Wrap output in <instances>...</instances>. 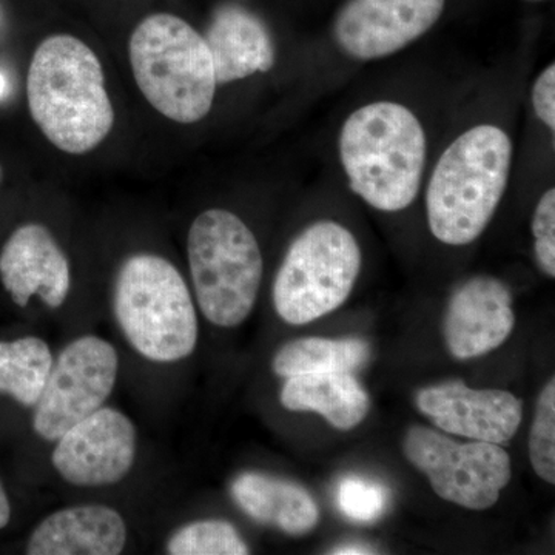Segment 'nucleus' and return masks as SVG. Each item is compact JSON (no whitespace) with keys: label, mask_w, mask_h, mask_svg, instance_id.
Segmentation results:
<instances>
[{"label":"nucleus","mask_w":555,"mask_h":555,"mask_svg":"<svg viewBox=\"0 0 555 555\" xmlns=\"http://www.w3.org/2000/svg\"><path fill=\"white\" fill-rule=\"evenodd\" d=\"M27 96L40 131L69 155L91 152L113 129L115 112L101 62L73 36L40 43L28 69Z\"/></svg>","instance_id":"1"},{"label":"nucleus","mask_w":555,"mask_h":555,"mask_svg":"<svg viewBox=\"0 0 555 555\" xmlns=\"http://www.w3.org/2000/svg\"><path fill=\"white\" fill-rule=\"evenodd\" d=\"M426 134L404 105L374 102L353 112L339 133L350 189L382 211L414 203L426 166Z\"/></svg>","instance_id":"2"},{"label":"nucleus","mask_w":555,"mask_h":555,"mask_svg":"<svg viewBox=\"0 0 555 555\" xmlns=\"http://www.w3.org/2000/svg\"><path fill=\"white\" fill-rule=\"evenodd\" d=\"M513 142L500 127L483 124L455 139L438 159L426 193L430 232L449 246L476 241L505 195Z\"/></svg>","instance_id":"3"},{"label":"nucleus","mask_w":555,"mask_h":555,"mask_svg":"<svg viewBox=\"0 0 555 555\" xmlns=\"http://www.w3.org/2000/svg\"><path fill=\"white\" fill-rule=\"evenodd\" d=\"M130 62L139 90L175 122L206 118L217 91L206 39L173 14H153L130 39Z\"/></svg>","instance_id":"4"},{"label":"nucleus","mask_w":555,"mask_h":555,"mask_svg":"<svg viewBox=\"0 0 555 555\" xmlns=\"http://www.w3.org/2000/svg\"><path fill=\"white\" fill-rule=\"evenodd\" d=\"M115 315L137 352L156 363L192 356L198 317L184 278L158 255H134L115 284Z\"/></svg>","instance_id":"5"},{"label":"nucleus","mask_w":555,"mask_h":555,"mask_svg":"<svg viewBox=\"0 0 555 555\" xmlns=\"http://www.w3.org/2000/svg\"><path fill=\"white\" fill-rule=\"evenodd\" d=\"M188 254L204 317L219 327L244 323L262 280V255L251 230L232 211H204L190 228Z\"/></svg>","instance_id":"6"},{"label":"nucleus","mask_w":555,"mask_h":555,"mask_svg":"<svg viewBox=\"0 0 555 555\" xmlns=\"http://www.w3.org/2000/svg\"><path fill=\"white\" fill-rule=\"evenodd\" d=\"M356 236L334 221L309 225L288 247L273 283V306L292 326L334 312L352 294L360 275Z\"/></svg>","instance_id":"7"},{"label":"nucleus","mask_w":555,"mask_h":555,"mask_svg":"<svg viewBox=\"0 0 555 555\" xmlns=\"http://www.w3.org/2000/svg\"><path fill=\"white\" fill-rule=\"evenodd\" d=\"M403 454L425 474L438 496L466 509L494 506L513 477L511 456L500 444L456 443L426 426L408 430Z\"/></svg>","instance_id":"8"},{"label":"nucleus","mask_w":555,"mask_h":555,"mask_svg":"<svg viewBox=\"0 0 555 555\" xmlns=\"http://www.w3.org/2000/svg\"><path fill=\"white\" fill-rule=\"evenodd\" d=\"M118 353L100 337H82L62 350L36 403L35 426L43 440L56 441L69 427L104 406L118 377Z\"/></svg>","instance_id":"9"},{"label":"nucleus","mask_w":555,"mask_h":555,"mask_svg":"<svg viewBox=\"0 0 555 555\" xmlns=\"http://www.w3.org/2000/svg\"><path fill=\"white\" fill-rule=\"evenodd\" d=\"M56 441L51 462L75 486L118 483L137 456V429L129 416L113 408L98 409Z\"/></svg>","instance_id":"10"},{"label":"nucleus","mask_w":555,"mask_h":555,"mask_svg":"<svg viewBox=\"0 0 555 555\" xmlns=\"http://www.w3.org/2000/svg\"><path fill=\"white\" fill-rule=\"evenodd\" d=\"M444 0H349L335 21V40L358 61L382 60L426 35Z\"/></svg>","instance_id":"11"},{"label":"nucleus","mask_w":555,"mask_h":555,"mask_svg":"<svg viewBox=\"0 0 555 555\" xmlns=\"http://www.w3.org/2000/svg\"><path fill=\"white\" fill-rule=\"evenodd\" d=\"M415 404L443 433L486 443H507L524 418V404L507 390L473 389L462 382L425 387Z\"/></svg>","instance_id":"12"},{"label":"nucleus","mask_w":555,"mask_h":555,"mask_svg":"<svg viewBox=\"0 0 555 555\" xmlns=\"http://www.w3.org/2000/svg\"><path fill=\"white\" fill-rule=\"evenodd\" d=\"M516 326L513 295L502 281L476 276L456 288L444 318L449 353L469 360L492 352Z\"/></svg>","instance_id":"13"},{"label":"nucleus","mask_w":555,"mask_h":555,"mask_svg":"<svg viewBox=\"0 0 555 555\" xmlns=\"http://www.w3.org/2000/svg\"><path fill=\"white\" fill-rule=\"evenodd\" d=\"M0 278L21 308L38 295L51 309L68 297L69 266L64 251L40 224L17 229L0 251Z\"/></svg>","instance_id":"14"},{"label":"nucleus","mask_w":555,"mask_h":555,"mask_svg":"<svg viewBox=\"0 0 555 555\" xmlns=\"http://www.w3.org/2000/svg\"><path fill=\"white\" fill-rule=\"evenodd\" d=\"M204 39L214 61L217 83L246 79L275 65V43L269 28L243 7H219Z\"/></svg>","instance_id":"15"},{"label":"nucleus","mask_w":555,"mask_h":555,"mask_svg":"<svg viewBox=\"0 0 555 555\" xmlns=\"http://www.w3.org/2000/svg\"><path fill=\"white\" fill-rule=\"evenodd\" d=\"M127 528L115 509L101 505L67 507L47 517L33 531L30 555H118Z\"/></svg>","instance_id":"16"},{"label":"nucleus","mask_w":555,"mask_h":555,"mask_svg":"<svg viewBox=\"0 0 555 555\" xmlns=\"http://www.w3.org/2000/svg\"><path fill=\"white\" fill-rule=\"evenodd\" d=\"M230 494L257 524L273 526L284 534H309L320 518V509L308 489L268 474H241L233 480Z\"/></svg>","instance_id":"17"},{"label":"nucleus","mask_w":555,"mask_h":555,"mask_svg":"<svg viewBox=\"0 0 555 555\" xmlns=\"http://www.w3.org/2000/svg\"><path fill=\"white\" fill-rule=\"evenodd\" d=\"M281 404L288 411L315 412L339 430H350L366 418L369 397L350 372H326L287 378Z\"/></svg>","instance_id":"18"},{"label":"nucleus","mask_w":555,"mask_h":555,"mask_svg":"<svg viewBox=\"0 0 555 555\" xmlns=\"http://www.w3.org/2000/svg\"><path fill=\"white\" fill-rule=\"evenodd\" d=\"M369 345L361 338H299L287 343L273 358L280 377H297L326 372H352L366 363Z\"/></svg>","instance_id":"19"},{"label":"nucleus","mask_w":555,"mask_h":555,"mask_svg":"<svg viewBox=\"0 0 555 555\" xmlns=\"http://www.w3.org/2000/svg\"><path fill=\"white\" fill-rule=\"evenodd\" d=\"M51 367L53 357L43 339L0 341V393L13 397L24 406H36Z\"/></svg>","instance_id":"20"},{"label":"nucleus","mask_w":555,"mask_h":555,"mask_svg":"<svg viewBox=\"0 0 555 555\" xmlns=\"http://www.w3.org/2000/svg\"><path fill=\"white\" fill-rule=\"evenodd\" d=\"M171 555H246L248 546L235 526L224 520L193 521L179 528L167 543Z\"/></svg>","instance_id":"21"},{"label":"nucleus","mask_w":555,"mask_h":555,"mask_svg":"<svg viewBox=\"0 0 555 555\" xmlns=\"http://www.w3.org/2000/svg\"><path fill=\"white\" fill-rule=\"evenodd\" d=\"M529 456L537 476L546 483H555V379H551L537 401Z\"/></svg>","instance_id":"22"},{"label":"nucleus","mask_w":555,"mask_h":555,"mask_svg":"<svg viewBox=\"0 0 555 555\" xmlns=\"http://www.w3.org/2000/svg\"><path fill=\"white\" fill-rule=\"evenodd\" d=\"M337 500L339 509L350 520L372 524L385 514L389 491L369 478L346 477L338 486Z\"/></svg>","instance_id":"23"},{"label":"nucleus","mask_w":555,"mask_h":555,"mask_svg":"<svg viewBox=\"0 0 555 555\" xmlns=\"http://www.w3.org/2000/svg\"><path fill=\"white\" fill-rule=\"evenodd\" d=\"M534 251L540 269L555 276V190H547L537 204L532 218Z\"/></svg>","instance_id":"24"},{"label":"nucleus","mask_w":555,"mask_h":555,"mask_svg":"<svg viewBox=\"0 0 555 555\" xmlns=\"http://www.w3.org/2000/svg\"><path fill=\"white\" fill-rule=\"evenodd\" d=\"M532 104H534L535 115L539 119L555 130V67L543 69L542 75L537 78L534 90H532Z\"/></svg>","instance_id":"25"},{"label":"nucleus","mask_w":555,"mask_h":555,"mask_svg":"<svg viewBox=\"0 0 555 555\" xmlns=\"http://www.w3.org/2000/svg\"><path fill=\"white\" fill-rule=\"evenodd\" d=\"M331 554L339 555H356V554H375L374 547L363 545V543H349V545H341L335 547Z\"/></svg>","instance_id":"26"},{"label":"nucleus","mask_w":555,"mask_h":555,"mask_svg":"<svg viewBox=\"0 0 555 555\" xmlns=\"http://www.w3.org/2000/svg\"><path fill=\"white\" fill-rule=\"evenodd\" d=\"M10 517L11 506L9 496H7L5 489H3L2 483H0V529H3L7 525H9Z\"/></svg>","instance_id":"27"},{"label":"nucleus","mask_w":555,"mask_h":555,"mask_svg":"<svg viewBox=\"0 0 555 555\" xmlns=\"http://www.w3.org/2000/svg\"><path fill=\"white\" fill-rule=\"evenodd\" d=\"M7 91V79L0 75V98L3 96V93Z\"/></svg>","instance_id":"28"},{"label":"nucleus","mask_w":555,"mask_h":555,"mask_svg":"<svg viewBox=\"0 0 555 555\" xmlns=\"http://www.w3.org/2000/svg\"><path fill=\"white\" fill-rule=\"evenodd\" d=\"M0 181H2V167H0Z\"/></svg>","instance_id":"29"}]
</instances>
